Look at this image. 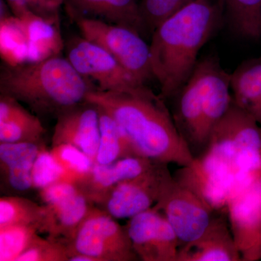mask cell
<instances>
[{
  "mask_svg": "<svg viewBox=\"0 0 261 261\" xmlns=\"http://www.w3.org/2000/svg\"><path fill=\"white\" fill-rule=\"evenodd\" d=\"M44 143H0V171L5 187L15 193L34 190L32 168Z\"/></svg>",
  "mask_w": 261,
  "mask_h": 261,
  "instance_id": "18",
  "label": "cell"
},
{
  "mask_svg": "<svg viewBox=\"0 0 261 261\" xmlns=\"http://www.w3.org/2000/svg\"><path fill=\"white\" fill-rule=\"evenodd\" d=\"M32 183L39 191L53 184L63 181L64 171L45 147L41 149L32 168Z\"/></svg>",
  "mask_w": 261,
  "mask_h": 261,
  "instance_id": "29",
  "label": "cell"
},
{
  "mask_svg": "<svg viewBox=\"0 0 261 261\" xmlns=\"http://www.w3.org/2000/svg\"><path fill=\"white\" fill-rule=\"evenodd\" d=\"M86 101L108 113L125 135L134 155L179 167L193 161L166 101L142 84L120 91L89 92Z\"/></svg>",
  "mask_w": 261,
  "mask_h": 261,
  "instance_id": "1",
  "label": "cell"
},
{
  "mask_svg": "<svg viewBox=\"0 0 261 261\" xmlns=\"http://www.w3.org/2000/svg\"><path fill=\"white\" fill-rule=\"evenodd\" d=\"M70 256L68 243L38 234L17 261H70Z\"/></svg>",
  "mask_w": 261,
  "mask_h": 261,
  "instance_id": "28",
  "label": "cell"
},
{
  "mask_svg": "<svg viewBox=\"0 0 261 261\" xmlns=\"http://www.w3.org/2000/svg\"><path fill=\"white\" fill-rule=\"evenodd\" d=\"M97 107L99 116V143L94 163L110 164L123 158L135 156L116 122L102 108Z\"/></svg>",
  "mask_w": 261,
  "mask_h": 261,
  "instance_id": "22",
  "label": "cell"
},
{
  "mask_svg": "<svg viewBox=\"0 0 261 261\" xmlns=\"http://www.w3.org/2000/svg\"><path fill=\"white\" fill-rule=\"evenodd\" d=\"M195 159L211 180L234 197L261 175L260 125L232 102L205 152Z\"/></svg>",
  "mask_w": 261,
  "mask_h": 261,
  "instance_id": "4",
  "label": "cell"
},
{
  "mask_svg": "<svg viewBox=\"0 0 261 261\" xmlns=\"http://www.w3.org/2000/svg\"><path fill=\"white\" fill-rule=\"evenodd\" d=\"M261 260V247L259 248V250H257L256 255H255V258H254V261Z\"/></svg>",
  "mask_w": 261,
  "mask_h": 261,
  "instance_id": "30",
  "label": "cell"
},
{
  "mask_svg": "<svg viewBox=\"0 0 261 261\" xmlns=\"http://www.w3.org/2000/svg\"><path fill=\"white\" fill-rule=\"evenodd\" d=\"M73 22L82 37L104 48L141 84L153 80L150 47L143 36L126 27L94 19L78 18Z\"/></svg>",
  "mask_w": 261,
  "mask_h": 261,
  "instance_id": "7",
  "label": "cell"
},
{
  "mask_svg": "<svg viewBox=\"0 0 261 261\" xmlns=\"http://www.w3.org/2000/svg\"><path fill=\"white\" fill-rule=\"evenodd\" d=\"M96 87L65 57L56 55L30 63L5 65L0 71V94L15 98L42 116H58L84 102Z\"/></svg>",
  "mask_w": 261,
  "mask_h": 261,
  "instance_id": "3",
  "label": "cell"
},
{
  "mask_svg": "<svg viewBox=\"0 0 261 261\" xmlns=\"http://www.w3.org/2000/svg\"><path fill=\"white\" fill-rule=\"evenodd\" d=\"M197 240L179 247L177 261H243L224 214H216Z\"/></svg>",
  "mask_w": 261,
  "mask_h": 261,
  "instance_id": "14",
  "label": "cell"
},
{
  "mask_svg": "<svg viewBox=\"0 0 261 261\" xmlns=\"http://www.w3.org/2000/svg\"><path fill=\"white\" fill-rule=\"evenodd\" d=\"M152 207L165 215L177 235L180 247L201 236L218 214L197 194L176 181L173 175Z\"/></svg>",
  "mask_w": 261,
  "mask_h": 261,
  "instance_id": "9",
  "label": "cell"
},
{
  "mask_svg": "<svg viewBox=\"0 0 261 261\" xmlns=\"http://www.w3.org/2000/svg\"><path fill=\"white\" fill-rule=\"evenodd\" d=\"M40 232V226H9L0 228V261H17Z\"/></svg>",
  "mask_w": 261,
  "mask_h": 261,
  "instance_id": "25",
  "label": "cell"
},
{
  "mask_svg": "<svg viewBox=\"0 0 261 261\" xmlns=\"http://www.w3.org/2000/svg\"><path fill=\"white\" fill-rule=\"evenodd\" d=\"M233 102L261 126V57L243 62L231 73Z\"/></svg>",
  "mask_w": 261,
  "mask_h": 261,
  "instance_id": "20",
  "label": "cell"
},
{
  "mask_svg": "<svg viewBox=\"0 0 261 261\" xmlns=\"http://www.w3.org/2000/svg\"><path fill=\"white\" fill-rule=\"evenodd\" d=\"M226 214L243 261H254L261 247V175L230 200Z\"/></svg>",
  "mask_w": 261,
  "mask_h": 261,
  "instance_id": "12",
  "label": "cell"
},
{
  "mask_svg": "<svg viewBox=\"0 0 261 261\" xmlns=\"http://www.w3.org/2000/svg\"><path fill=\"white\" fill-rule=\"evenodd\" d=\"M173 121L194 159L205 152L211 135L233 102L231 73L215 57L201 60L172 98Z\"/></svg>",
  "mask_w": 261,
  "mask_h": 261,
  "instance_id": "5",
  "label": "cell"
},
{
  "mask_svg": "<svg viewBox=\"0 0 261 261\" xmlns=\"http://www.w3.org/2000/svg\"><path fill=\"white\" fill-rule=\"evenodd\" d=\"M221 0H195L160 24L151 36V65L164 99H171L191 76L200 51L221 23Z\"/></svg>",
  "mask_w": 261,
  "mask_h": 261,
  "instance_id": "2",
  "label": "cell"
},
{
  "mask_svg": "<svg viewBox=\"0 0 261 261\" xmlns=\"http://www.w3.org/2000/svg\"><path fill=\"white\" fill-rule=\"evenodd\" d=\"M47 214L44 205L18 195L0 198V228L9 226L37 225L42 228Z\"/></svg>",
  "mask_w": 261,
  "mask_h": 261,
  "instance_id": "23",
  "label": "cell"
},
{
  "mask_svg": "<svg viewBox=\"0 0 261 261\" xmlns=\"http://www.w3.org/2000/svg\"><path fill=\"white\" fill-rule=\"evenodd\" d=\"M50 151L64 171L63 181L78 183L93 167L94 161L74 146L61 144L51 147Z\"/></svg>",
  "mask_w": 261,
  "mask_h": 261,
  "instance_id": "24",
  "label": "cell"
},
{
  "mask_svg": "<svg viewBox=\"0 0 261 261\" xmlns=\"http://www.w3.org/2000/svg\"><path fill=\"white\" fill-rule=\"evenodd\" d=\"M231 28L248 40L261 39V0H221Z\"/></svg>",
  "mask_w": 261,
  "mask_h": 261,
  "instance_id": "21",
  "label": "cell"
},
{
  "mask_svg": "<svg viewBox=\"0 0 261 261\" xmlns=\"http://www.w3.org/2000/svg\"><path fill=\"white\" fill-rule=\"evenodd\" d=\"M64 7L72 21L94 19L126 27L143 37L148 34L141 15L140 0H65Z\"/></svg>",
  "mask_w": 261,
  "mask_h": 261,
  "instance_id": "15",
  "label": "cell"
},
{
  "mask_svg": "<svg viewBox=\"0 0 261 261\" xmlns=\"http://www.w3.org/2000/svg\"><path fill=\"white\" fill-rule=\"evenodd\" d=\"M93 204L82 190L51 205H45L47 214L40 232L49 238L68 243L88 214Z\"/></svg>",
  "mask_w": 261,
  "mask_h": 261,
  "instance_id": "19",
  "label": "cell"
},
{
  "mask_svg": "<svg viewBox=\"0 0 261 261\" xmlns=\"http://www.w3.org/2000/svg\"><path fill=\"white\" fill-rule=\"evenodd\" d=\"M134 250L142 261H177L180 243L165 215L152 207L126 225Z\"/></svg>",
  "mask_w": 261,
  "mask_h": 261,
  "instance_id": "11",
  "label": "cell"
},
{
  "mask_svg": "<svg viewBox=\"0 0 261 261\" xmlns=\"http://www.w3.org/2000/svg\"><path fill=\"white\" fill-rule=\"evenodd\" d=\"M67 243L70 257L75 254H84L94 261L140 260L126 226L94 205Z\"/></svg>",
  "mask_w": 261,
  "mask_h": 261,
  "instance_id": "6",
  "label": "cell"
},
{
  "mask_svg": "<svg viewBox=\"0 0 261 261\" xmlns=\"http://www.w3.org/2000/svg\"><path fill=\"white\" fill-rule=\"evenodd\" d=\"M171 176L168 165L154 163L139 176L120 182L103 194L93 205L114 219H132L156 205Z\"/></svg>",
  "mask_w": 261,
  "mask_h": 261,
  "instance_id": "8",
  "label": "cell"
},
{
  "mask_svg": "<svg viewBox=\"0 0 261 261\" xmlns=\"http://www.w3.org/2000/svg\"><path fill=\"white\" fill-rule=\"evenodd\" d=\"M45 133L37 114L15 98L0 94V143H44Z\"/></svg>",
  "mask_w": 261,
  "mask_h": 261,
  "instance_id": "17",
  "label": "cell"
},
{
  "mask_svg": "<svg viewBox=\"0 0 261 261\" xmlns=\"http://www.w3.org/2000/svg\"><path fill=\"white\" fill-rule=\"evenodd\" d=\"M51 147L68 144L81 149L95 162L99 143V110L84 101L56 117Z\"/></svg>",
  "mask_w": 261,
  "mask_h": 261,
  "instance_id": "13",
  "label": "cell"
},
{
  "mask_svg": "<svg viewBox=\"0 0 261 261\" xmlns=\"http://www.w3.org/2000/svg\"><path fill=\"white\" fill-rule=\"evenodd\" d=\"M19 20L36 17L51 23L59 20V12L65 0H4Z\"/></svg>",
  "mask_w": 261,
  "mask_h": 261,
  "instance_id": "26",
  "label": "cell"
},
{
  "mask_svg": "<svg viewBox=\"0 0 261 261\" xmlns=\"http://www.w3.org/2000/svg\"><path fill=\"white\" fill-rule=\"evenodd\" d=\"M65 58L84 78L102 91H120L142 85L104 48L82 35L65 42Z\"/></svg>",
  "mask_w": 261,
  "mask_h": 261,
  "instance_id": "10",
  "label": "cell"
},
{
  "mask_svg": "<svg viewBox=\"0 0 261 261\" xmlns=\"http://www.w3.org/2000/svg\"><path fill=\"white\" fill-rule=\"evenodd\" d=\"M154 163L155 161L145 158L132 156L110 164L94 163L90 172L76 185L93 204L103 194L120 182L139 176Z\"/></svg>",
  "mask_w": 261,
  "mask_h": 261,
  "instance_id": "16",
  "label": "cell"
},
{
  "mask_svg": "<svg viewBox=\"0 0 261 261\" xmlns=\"http://www.w3.org/2000/svg\"><path fill=\"white\" fill-rule=\"evenodd\" d=\"M195 0H140L142 20L149 35L171 15Z\"/></svg>",
  "mask_w": 261,
  "mask_h": 261,
  "instance_id": "27",
  "label": "cell"
}]
</instances>
